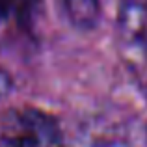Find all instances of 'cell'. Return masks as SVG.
Listing matches in <instances>:
<instances>
[{
  "instance_id": "obj_2",
  "label": "cell",
  "mask_w": 147,
  "mask_h": 147,
  "mask_svg": "<svg viewBox=\"0 0 147 147\" xmlns=\"http://www.w3.org/2000/svg\"><path fill=\"white\" fill-rule=\"evenodd\" d=\"M117 24L123 43L147 58V0H119Z\"/></svg>"
},
{
  "instance_id": "obj_1",
  "label": "cell",
  "mask_w": 147,
  "mask_h": 147,
  "mask_svg": "<svg viewBox=\"0 0 147 147\" xmlns=\"http://www.w3.org/2000/svg\"><path fill=\"white\" fill-rule=\"evenodd\" d=\"M0 147H65L63 130L39 108H11L0 115Z\"/></svg>"
},
{
  "instance_id": "obj_4",
  "label": "cell",
  "mask_w": 147,
  "mask_h": 147,
  "mask_svg": "<svg viewBox=\"0 0 147 147\" xmlns=\"http://www.w3.org/2000/svg\"><path fill=\"white\" fill-rule=\"evenodd\" d=\"M2 2H7V0H0V6H2Z\"/></svg>"
},
{
  "instance_id": "obj_3",
  "label": "cell",
  "mask_w": 147,
  "mask_h": 147,
  "mask_svg": "<svg viewBox=\"0 0 147 147\" xmlns=\"http://www.w3.org/2000/svg\"><path fill=\"white\" fill-rule=\"evenodd\" d=\"M61 9L67 21L78 30H91L99 22V0H61Z\"/></svg>"
}]
</instances>
